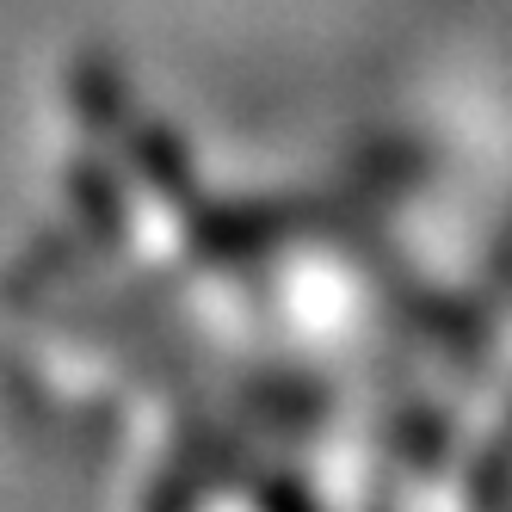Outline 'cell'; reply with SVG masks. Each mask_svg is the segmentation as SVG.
I'll list each match as a JSON object with an SVG mask.
<instances>
[{"instance_id":"6da1fadb","label":"cell","mask_w":512,"mask_h":512,"mask_svg":"<svg viewBox=\"0 0 512 512\" xmlns=\"http://www.w3.org/2000/svg\"><path fill=\"white\" fill-rule=\"evenodd\" d=\"M0 371L31 420L99 438L105 457L142 445L204 395L198 364L173 346L161 315L62 229L0 272Z\"/></svg>"},{"instance_id":"7a4b0ae2","label":"cell","mask_w":512,"mask_h":512,"mask_svg":"<svg viewBox=\"0 0 512 512\" xmlns=\"http://www.w3.org/2000/svg\"><path fill=\"white\" fill-rule=\"evenodd\" d=\"M56 186L62 235L155 315L223 216L192 142L112 56H75L56 81Z\"/></svg>"},{"instance_id":"3957f363","label":"cell","mask_w":512,"mask_h":512,"mask_svg":"<svg viewBox=\"0 0 512 512\" xmlns=\"http://www.w3.org/2000/svg\"><path fill=\"white\" fill-rule=\"evenodd\" d=\"M488 260H512V229H506V235L494 241V253H488Z\"/></svg>"}]
</instances>
